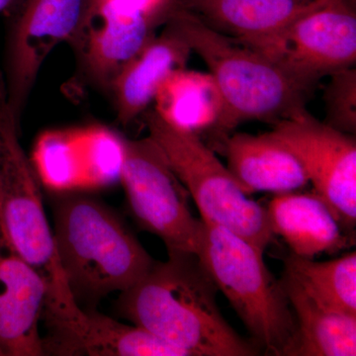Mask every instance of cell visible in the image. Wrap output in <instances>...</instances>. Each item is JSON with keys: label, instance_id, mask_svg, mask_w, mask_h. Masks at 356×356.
<instances>
[{"label": "cell", "instance_id": "17", "mask_svg": "<svg viewBox=\"0 0 356 356\" xmlns=\"http://www.w3.org/2000/svg\"><path fill=\"white\" fill-rule=\"evenodd\" d=\"M227 168L242 191L274 194L298 191L310 184L298 158L273 133H236L222 143Z\"/></svg>", "mask_w": 356, "mask_h": 356}, {"label": "cell", "instance_id": "15", "mask_svg": "<svg viewBox=\"0 0 356 356\" xmlns=\"http://www.w3.org/2000/svg\"><path fill=\"white\" fill-rule=\"evenodd\" d=\"M321 0H178L222 34L266 51Z\"/></svg>", "mask_w": 356, "mask_h": 356}, {"label": "cell", "instance_id": "14", "mask_svg": "<svg viewBox=\"0 0 356 356\" xmlns=\"http://www.w3.org/2000/svg\"><path fill=\"white\" fill-rule=\"evenodd\" d=\"M46 296L44 278L16 252L0 221V356L44 355Z\"/></svg>", "mask_w": 356, "mask_h": 356}, {"label": "cell", "instance_id": "18", "mask_svg": "<svg viewBox=\"0 0 356 356\" xmlns=\"http://www.w3.org/2000/svg\"><path fill=\"white\" fill-rule=\"evenodd\" d=\"M266 212L273 235L281 236L297 257L334 254L351 245L334 213L315 192L275 194Z\"/></svg>", "mask_w": 356, "mask_h": 356}, {"label": "cell", "instance_id": "5", "mask_svg": "<svg viewBox=\"0 0 356 356\" xmlns=\"http://www.w3.org/2000/svg\"><path fill=\"white\" fill-rule=\"evenodd\" d=\"M18 122L0 70V221L16 252L44 278L46 303L69 306L76 301L58 264L39 175L21 145Z\"/></svg>", "mask_w": 356, "mask_h": 356}, {"label": "cell", "instance_id": "4", "mask_svg": "<svg viewBox=\"0 0 356 356\" xmlns=\"http://www.w3.org/2000/svg\"><path fill=\"white\" fill-rule=\"evenodd\" d=\"M264 252L228 229L204 222L199 259L259 350L288 356L297 334L294 312Z\"/></svg>", "mask_w": 356, "mask_h": 356}, {"label": "cell", "instance_id": "20", "mask_svg": "<svg viewBox=\"0 0 356 356\" xmlns=\"http://www.w3.org/2000/svg\"><path fill=\"white\" fill-rule=\"evenodd\" d=\"M284 274L320 305L356 317L355 252L327 261L291 254L284 259Z\"/></svg>", "mask_w": 356, "mask_h": 356}, {"label": "cell", "instance_id": "8", "mask_svg": "<svg viewBox=\"0 0 356 356\" xmlns=\"http://www.w3.org/2000/svg\"><path fill=\"white\" fill-rule=\"evenodd\" d=\"M271 133L298 158L344 232L356 225L355 136L318 121L308 111L274 124Z\"/></svg>", "mask_w": 356, "mask_h": 356}, {"label": "cell", "instance_id": "1", "mask_svg": "<svg viewBox=\"0 0 356 356\" xmlns=\"http://www.w3.org/2000/svg\"><path fill=\"white\" fill-rule=\"evenodd\" d=\"M137 283L120 293L122 318L187 356H254L261 353L222 317L218 288L198 255L168 252Z\"/></svg>", "mask_w": 356, "mask_h": 356}, {"label": "cell", "instance_id": "3", "mask_svg": "<svg viewBox=\"0 0 356 356\" xmlns=\"http://www.w3.org/2000/svg\"><path fill=\"white\" fill-rule=\"evenodd\" d=\"M58 264L74 301L95 310L112 293L133 286L153 266L118 213L92 197L65 194L53 200Z\"/></svg>", "mask_w": 356, "mask_h": 356}, {"label": "cell", "instance_id": "10", "mask_svg": "<svg viewBox=\"0 0 356 356\" xmlns=\"http://www.w3.org/2000/svg\"><path fill=\"white\" fill-rule=\"evenodd\" d=\"M264 53L312 88L323 77L355 67L356 13L353 0H321Z\"/></svg>", "mask_w": 356, "mask_h": 356}, {"label": "cell", "instance_id": "21", "mask_svg": "<svg viewBox=\"0 0 356 356\" xmlns=\"http://www.w3.org/2000/svg\"><path fill=\"white\" fill-rule=\"evenodd\" d=\"M324 90L325 124L341 132L355 136V67L330 74Z\"/></svg>", "mask_w": 356, "mask_h": 356}, {"label": "cell", "instance_id": "6", "mask_svg": "<svg viewBox=\"0 0 356 356\" xmlns=\"http://www.w3.org/2000/svg\"><path fill=\"white\" fill-rule=\"evenodd\" d=\"M145 121L149 137L197 206L203 222L216 225L266 252L273 240L266 208L250 198L200 136L166 120L156 109Z\"/></svg>", "mask_w": 356, "mask_h": 356}, {"label": "cell", "instance_id": "9", "mask_svg": "<svg viewBox=\"0 0 356 356\" xmlns=\"http://www.w3.org/2000/svg\"><path fill=\"white\" fill-rule=\"evenodd\" d=\"M91 0H22L10 13L6 83L18 118L44 60L65 42H72L86 19Z\"/></svg>", "mask_w": 356, "mask_h": 356}, {"label": "cell", "instance_id": "16", "mask_svg": "<svg viewBox=\"0 0 356 356\" xmlns=\"http://www.w3.org/2000/svg\"><path fill=\"white\" fill-rule=\"evenodd\" d=\"M191 53L181 35L165 22L163 33L149 40L110 84L118 121L128 125L146 111L168 76L184 70Z\"/></svg>", "mask_w": 356, "mask_h": 356}, {"label": "cell", "instance_id": "7", "mask_svg": "<svg viewBox=\"0 0 356 356\" xmlns=\"http://www.w3.org/2000/svg\"><path fill=\"white\" fill-rule=\"evenodd\" d=\"M120 179L143 231L161 238L168 252L199 254L204 222L192 215L188 192L151 137L123 140Z\"/></svg>", "mask_w": 356, "mask_h": 356}, {"label": "cell", "instance_id": "2", "mask_svg": "<svg viewBox=\"0 0 356 356\" xmlns=\"http://www.w3.org/2000/svg\"><path fill=\"white\" fill-rule=\"evenodd\" d=\"M165 22L177 29L209 70L219 105L215 131L222 144L229 131L243 122L276 124L306 111L314 88L264 51L217 31L179 6Z\"/></svg>", "mask_w": 356, "mask_h": 356}, {"label": "cell", "instance_id": "13", "mask_svg": "<svg viewBox=\"0 0 356 356\" xmlns=\"http://www.w3.org/2000/svg\"><path fill=\"white\" fill-rule=\"evenodd\" d=\"M122 159L123 140L108 129L90 126L44 133L34 166L40 177L56 185L102 184L120 177Z\"/></svg>", "mask_w": 356, "mask_h": 356}, {"label": "cell", "instance_id": "12", "mask_svg": "<svg viewBox=\"0 0 356 356\" xmlns=\"http://www.w3.org/2000/svg\"><path fill=\"white\" fill-rule=\"evenodd\" d=\"M161 23L123 0H91L70 44L86 74L108 90L119 70L153 38Z\"/></svg>", "mask_w": 356, "mask_h": 356}, {"label": "cell", "instance_id": "22", "mask_svg": "<svg viewBox=\"0 0 356 356\" xmlns=\"http://www.w3.org/2000/svg\"><path fill=\"white\" fill-rule=\"evenodd\" d=\"M20 2H22V0H0V15H8L13 9L19 6Z\"/></svg>", "mask_w": 356, "mask_h": 356}, {"label": "cell", "instance_id": "19", "mask_svg": "<svg viewBox=\"0 0 356 356\" xmlns=\"http://www.w3.org/2000/svg\"><path fill=\"white\" fill-rule=\"evenodd\" d=\"M281 282L297 322L288 356L356 355V317L320 305L285 274Z\"/></svg>", "mask_w": 356, "mask_h": 356}, {"label": "cell", "instance_id": "11", "mask_svg": "<svg viewBox=\"0 0 356 356\" xmlns=\"http://www.w3.org/2000/svg\"><path fill=\"white\" fill-rule=\"evenodd\" d=\"M44 355L56 356H187L184 350L153 334L127 325L96 309L79 305L67 310L44 309L42 320Z\"/></svg>", "mask_w": 356, "mask_h": 356}]
</instances>
